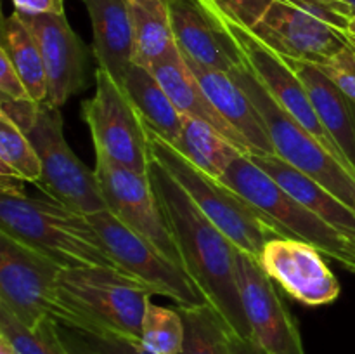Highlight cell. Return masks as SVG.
I'll list each match as a JSON object with an SVG mask.
<instances>
[{
	"label": "cell",
	"mask_w": 355,
	"mask_h": 354,
	"mask_svg": "<svg viewBox=\"0 0 355 354\" xmlns=\"http://www.w3.org/2000/svg\"><path fill=\"white\" fill-rule=\"evenodd\" d=\"M92 24V52L97 68L110 73L123 87L134 65V19L130 0H82Z\"/></svg>",
	"instance_id": "ac0fdd59"
},
{
	"label": "cell",
	"mask_w": 355,
	"mask_h": 354,
	"mask_svg": "<svg viewBox=\"0 0 355 354\" xmlns=\"http://www.w3.org/2000/svg\"><path fill=\"white\" fill-rule=\"evenodd\" d=\"M0 52L9 58L10 65L23 80L30 96L38 103L47 99V69L44 56L33 33L23 17L14 10L2 23V45Z\"/></svg>",
	"instance_id": "d4e9b609"
},
{
	"label": "cell",
	"mask_w": 355,
	"mask_h": 354,
	"mask_svg": "<svg viewBox=\"0 0 355 354\" xmlns=\"http://www.w3.org/2000/svg\"><path fill=\"white\" fill-rule=\"evenodd\" d=\"M0 354H17V351L14 349L12 344H10L3 335H0Z\"/></svg>",
	"instance_id": "74e56055"
},
{
	"label": "cell",
	"mask_w": 355,
	"mask_h": 354,
	"mask_svg": "<svg viewBox=\"0 0 355 354\" xmlns=\"http://www.w3.org/2000/svg\"><path fill=\"white\" fill-rule=\"evenodd\" d=\"M307 89L319 120L355 176V103L312 62L284 59Z\"/></svg>",
	"instance_id": "44dd1931"
},
{
	"label": "cell",
	"mask_w": 355,
	"mask_h": 354,
	"mask_svg": "<svg viewBox=\"0 0 355 354\" xmlns=\"http://www.w3.org/2000/svg\"><path fill=\"white\" fill-rule=\"evenodd\" d=\"M83 340L99 354H155L139 339L121 335L114 332H82L76 330Z\"/></svg>",
	"instance_id": "1f68e13d"
},
{
	"label": "cell",
	"mask_w": 355,
	"mask_h": 354,
	"mask_svg": "<svg viewBox=\"0 0 355 354\" xmlns=\"http://www.w3.org/2000/svg\"><path fill=\"white\" fill-rule=\"evenodd\" d=\"M123 90L148 130L155 132L168 144L179 139L184 115L177 110L151 69L134 62L125 75Z\"/></svg>",
	"instance_id": "603a6c76"
},
{
	"label": "cell",
	"mask_w": 355,
	"mask_h": 354,
	"mask_svg": "<svg viewBox=\"0 0 355 354\" xmlns=\"http://www.w3.org/2000/svg\"><path fill=\"white\" fill-rule=\"evenodd\" d=\"M0 176L19 177L24 183L38 184L42 162L28 135L7 118L0 117Z\"/></svg>",
	"instance_id": "83f0119b"
},
{
	"label": "cell",
	"mask_w": 355,
	"mask_h": 354,
	"mask_svg": "<svg viewBox=\"0 0 355 354\" xmlns=\"http://www.w3.org/2000/svg\"><path fill=\"white\" fill-rule=\"evenodd\" d=\"M186 340V325L179 309L149 302L142 321L141 342L155 354H180Z\"/></svg>",
	"instance_id": "f546056e"
},
{
	"label": "cell",
	"mask_w": 355,
	"mask_h": 354,
	"mask_svg": "<svg viewBox=\"0 0 355 354\" xmlns=\"http://www.w3.org/2000/svg\"><path fill=\"white\" fill-rule=\"evenodd\" d=\"M21 17L44 56L47 69V99L44 104L61 108L69 97L89 85V49L69 26L64 12Z\"/></svg>",
	"instance_id": "2e32d148"
},
{
	"label": "cell",
	"mask_w": 355,
	"mask_h": 354,
	"mask_svg": "<svg viewBox=\"0 0 355 354\" xmlns=\"http://www.w3.org/2000/svg\"><path fill=\"white\" fill-rule=\"evenodd\" d=\"M259 264L274 283L304 305H328L338 298L342 290L322 253L302 239H269Z\"/></svg>",
	"instance_id": "9a60e30c"
},
{
	"label": "cell",
	"mask_w": 355,
	"mask_h": 354,
	"mask_svg": "<svg viewBox=\"0 0 355 354\" xmlns=\"http://www.w3.org/2000/svg\"><path fill=\"white\" fill-rule=\"evenodd\" d=\"M0 335L12 344L17 354H69L54 318H47L35 328H28L7 309L0 307Z\"/></svg>",
	"instance_id": "f1b7e54d"
},
{
	"label": "cell",
	"mask_w": 355,
	"mask_h": 354,
	"mask_svg": "<svg viewBox=\"0 0 355 354\" xmlns=\"http://www.w3.org/2000/svg\"><path fill=\"white\" fill-rule=\"evenodd\" d=\"M149 69L155 73L158 82L162 83L163 89L166 90V94H168L170 99L173 101V104H175L180 113L205 121L210 127H214L218 134L224 135L229 142H232L243 155H252V149H250L245 137L218 113L214 103L208 99L203 87L200 85L198 78L194 76L193 69L189 68V65L184 59L180 49L173 52L172 56H168V58L153 65Z\"/></svg>",
	"instance_id": "ffe728a7"
},
{
	"label": "cell",
	"mask_w": 355,
	"mask_h": 354,
	"mask_svg": "<svg viewBox=\"0 0 355 354\" xmlns=\"http://www.w3.org/2000/svg\"><path fill=\"white\" fill-rule=\"evenodd\" d=\"M205 7V6H203ZM208 12L217 19V23L220 24L222 30L229 35V37L234 40V44L238 45L239 52H241L243 59L248 65V68L255 73V76L259 78V82L262 83L267 89V92L274 97L277 104H279L283 110H286L288 113L293 118H297L350 174L349 163H347L345 156L342 155V151L338 149L336 142L333 141L331 135L328 134V130L324 128L322 121L319 120L318 113H315L314 106H312V101L309 97L307 89L302 83V80L298 78L297 73L291 69V66L284 61L281 56H277L276 52L270 51L269 47L262 44V42L257 40L253 35H250L248 31L243 30L239 24L232 23V21L225 19L224 16H218V14L211 12L208 9ZM354 176V174H352ZM355 177V176H354Z\"/></svg>",
	"instance_id": "7c38bea8"
},
{
	"label": "cell",
	"mask_w": 355,
	"mask_h": 354,
	"mask_svg": "<svg viewBox=\"0 0 355 354\" xmlns=\"http://www.w3.org/2000/svg\"><path fill=\"white\" fill-rule=\"evenodd\" d=\"M252 162L272 177L291 198L307 207L343 235L355 239V210L322 184L276 155H252Z\"/></svg>",
	"instance_id": "7402d4cb"
},
{
	"label": "cell",
	"mask_w": 355,
	"mask_h": 354,
	"mask_svg": "<svg viewBox=\"0 0 355 354\" xmlns=\"http://www.w3.org/2000/svg\"><path fill=\"white\" fill-rule=\"evenodd\" d=\"M229 75L241 85L262 115L276 156L318 180L355 210V177L352 174L297 118L274 101L245 59Z\"/></svg>",
	"instance_id": "52a82bcc"
},
{
	"label": "cell",
	"mask_w": 355,
	"mask_h": 354,
	"mask_svg": "<svg viewBox=\"0 0 355 354\" xmlns=\"http://www.w3.org/2000/svg\"><path fill=\"white\" fill-rule=\"evenodd\" d=\"M177 45L186 59L231 73L243 62L238 45L198 0H166Z\"/></svg>",
	"instance_id": "e0dca14e"
},
{
	"label": "cell",
	"mask_w": 355,
	"mask_h": 354,
	"mask_svg": "<svg viewBox=\"0 0 355 354\" xmlns=\"http://www.w3.org/2000/svg\"><path fill=\"white\" fill-rule=\"evenodd\" d=\"M186 325L180 354H232L231 328L210 304L179 307Z\"/></svg>",
	"instance_id": "4316f807"
},
{
	"label": "cell",
	"mask_w": 355,
	"mask_h": 354,
	"mask_svg": "<svg viewBox=\"0 0 355 354\" xmlns=\"http://www.w3.org/2000/svg\"><path fill=\"white\" fill-rule=\"evenodd\" d=\"M236 271L243 307L257 347L263 354H305L297 319L259 260L238 248Z\"/></svg>",
	"instance_id": "5bb4252c"
},
{
	"label": "cell",
	"mask_w": 355,
	"mask_h": 354,
	"mask_svg": "<svg viewBox=\"0 0 355 354\" xmlns=\"http://www.w3.org/2000/svg\"><path fill=\"white\" fill-rule=\"evenodd\" d=\"M58 295L71 314L69 328L114 332L141 340L153 290L137 278L106 266L62 267Z\"/></svg>",
	"instance_id": "3957f363"
},
{
	"label": "cell",
	"mask_w": 355,
	"mask_h": 354,
	"mask_svg": "<svg viewBox=\"0 0 355 354\" xmlns=\"http://www.w3.org/2000/svg\"><path fill=\"white\" fill-rule=\"evenodd\" d=\"M28 139L42 162V177L37 186L45 191L51 200L83 215L107 210L96 172L90 170L66 142L59 108L42 103L38 120Z\"/></svg>",
	"instance_id": "9c48e42d"
},
{
	"label": "cell",
	"mask_w": 355,
	"mask_h": 354,
	"mask_svg": "<svg viewBox=\"0 0 355 354\" xmlns=\"http://www.w3.org/2000/svg\"><path fill=\"white\" fill-rule=\"evenodd\" d=\"M96 156H104L134 172L148 174L149 137L123 87L103 68L96 69V92L83 103Z\"/></svg>",
	"instance_id": "30bf717a"
},
{
	"label": "cell",
	"mask_w": 355,
	"mask_h": 354,
	"mask_svg": "<svg viewBox=\"0 0 355 354\" xmlns=\"http://www.w3.org/2000/svg\"><path fill=\"white\" fill-rule=\"evenodd\" d=\"M94 172L107 210L127 228L148 239L172 262L182 266L180 253L148 174L125 169L104 156H96Z\"/></svg>",
	"instance_id": "4fadbf2b"
},
{
	"label": "cell",
	"mask_w": 355,
	"mask_h": 354,
	"mask_svg": "<svg viewBox=\"0 0 355 354\" xmlns=\"http://www.w3.org/2000/svg\"><path fill=\"white\" fill-rule=\"evenodd\" d=\"M211 12L239 24L283 59L321 65L350 37L311 16L290 0H198Z\"/></svg>",
	"instance_id": "277c9868"
},
{
	"label": "cell",
	"mask_w": 355,
	"mask_h": 354,
	"mask_svg": "<svg viewBox=\"0 0 355 354\" xmlns=\"http://www.w3.org/2000/svg\"><path fill=\"white\" fill-rule=\"evenodd\" d=\"M231 349L232 354H263L262 351L257 347V344L253 340L241 339L238 335H232L231 333Z\"/></svg>",
	"instance_id": "8d00e7d4"
},
{
	"label": "cell",
	"mask_w": 355,
	"mask_h": 354,
	"mask_svg": "<svg viewBox=\"0 0 355 354\" xmlns=\"http://www.w3.org/2000/svg\"><path fill=\"white\" fill-rule=\"evenodd\" d=\"M343 2H345V3H347V6H349V7H350V9H352V10H355V0H343Z\"/></svg>",
	"instance_id": "ab89813d"
},
{
	"label": "cell",
	"mask_w": 355,
	"mask_h": 354,
	"mask_svg": "<svg viewBox=\"0 0 355 354\" xmlns=\"http://www.w3.org/2000/svg\"><path fill=\"white\" fill-rule=\"evenodd\" d=\"M0 96L14 97V99H28V97H31L21 76L17 75L14 66L10 65L9 58L3 52H0Z\"/></svg>",
	"instance_id": "836d02e7"
},
{
	"label": "cell",
	"mask_w": 355,
	"mask_h": 354,
	"mask_svg": "<svg viewBox=\"0 0 355 354\" xmlns=\"http://www.w3.org/2000/svg\"><path fill=\"white\" fill-rule=\"evenodd\" d=\"M315 66L355 103V40L350 38L342 51Z\"/></svg>",
	"instance_id": "4dcf8cb0"
},
{
	"label": "cell",
	"mask_w": 355,
	"mask_h": 354,
	"mask_svg": "<svg viewBox=\"0 0 355 354\" xmlns=\"http://www.w3.org/2000/svg\"><path fill=\"white\" fill-rule=\"evenodd\" d=\"M173 148L201 172L220 179L243 153L205 121L184 115L182 130Z\"/></svg>",
	"instance_id": "484cf974"
},
{
	"label": "cell",
	"mask_w": 355,
	"mask_h": 354,
	"mask_svg": "<svg viewBox=\"0 0 355 354\" xmlns=\"http://www.w3.org/2000/svg\"><path fill=\"white\" fill-rule=\"evenodd\" d=\"M347 35H349L352 40H355V10L349 19V26H347Z\"/></svg>",
	"instance_id": "f35d334b"
},
{
	"label": "cell",
	"mask_w": 355,
	"mask_h": 354,
	"mask_svg": "<svg viewBox=\"0 0 355 354\" xmlns=\"http://www.w3.org/2000/svg\"><path fill=\"white\" fill-rule=\"evenodd\" d=\"M62 267L31 246L0 233V307L28 328L54 318L71 325V314L58 295Z\"/></svg>",
	"instance_id": "ba28073f"
},
{
	"label": "cell",
	"mask_w": 355,
	"mask_h": 354,
	"mask_svg": "<svg viewBox=\"0 0 355 354\" xmlns=\"http://www.w3.org/2000/svg\"><path fill=\"white\" fill-rule=\"evenodd\" d=\"M220 180L279 226L286 238L302 239L315 246L322 255L331 257L345 269L355 273V239L298 203L272 177L257 167L250 156H238Z\"/></svg>",
	"instance_id": "8992f818"
},
{
	"label": "cell",
	"mask_w": 355,
	"mask_h": 354,
	"mask_svg": "<svg viewBox=\"0 0 355 354\" xmlns=\"http://www.w3.org/2000/svg\"><path fill=\"white\" fill-rule=\"evenodd\" d=\"M59 335H61L62 342H64L66 349L69 351V354H99L85 342V340L80 337V333L75 328H69V326L61 325L58 323Z\"/></svg>",
	"instance_id": "d590c367"
},
{
	"label": "cell",
	"mask_w": 355,
	"mask_h": 354,
	"mask_svg": "<svg viewBox=\"0 0 355 354\" xmlns=\"http://www.w3.org/2000/svg\"><path fill=\"white\" fill-rule=\"evenodd\" d=\"M134 62L151 68L179 51L166 0H130Z\"/></svg>",
	"instance_id": "cb8c5ba5"
},
{
	"label": "cell",
	"mask_w": 355,
	"mask_h": 354,
	"mask_svg": "<svg viewBox=\"0 0 355 354\" xmlns=\"http://www.w3.org/2000/svg\"><path fill=\"white\" fill-rule=\"evenodd\" d=\"M42 103L31 99H14V97L0 96V117L7 118L10 124L16 125L21 132L30 134L40 115Z\"/></svg>",
	"instance_id": "d6a6232c"
},
{
	"label": "cell",
	"mask_w": 355,
	"mask_h": 354,
	"mask_svg": "<svg viewBox=\"0 0 355 354\" xmlns=\"http://www.w3.org/2000/svg\"><path fill=\"white\" fill-rule=\"evenodd\" d=\"M14 10L21 16L64 12V0H12Z\"/></svg>",
	"instance_id": "e575fe53"
},
{
	"label": "cell",
	"mask_w": 355,
	"mask_h": 354,
	"mask_svg": "<svg viewBox=\"0 0 355 354\" xmlns=\"http://www.w3.org/2000/svg\"><path fill=\"white\" fill-rule=\"evenodd\" d=\"M186 62L218 113L245 137L252 155H276L262 115L241 85L229 73L207 68L191 59Z\"/></svg>",
	"instance_id": "d6986e66"
},
{
	"label": "cell",
	"mask_w": 355,
	"mask_h": 354,
	"mask_svg": "<svg viewBox=\"0 0 355 354\" xmlns=\"http://www.w3.org/2000/svg\"><path fill=\"white\" fill-rule=\"evenodd\" d=\"M148 130V128H146ZM151 158L162 163L201 212L238 246L259 260L269 239L286 238L283 229L224 180L201 172L172 144L148 130Z\"/></svg>",
	"instance_id": "5b68a950"
},
{
	"label": "cell",
	"mask_w": 355,
	"mask_h": 354,
	"mask_svg": "<svg viewBox=\"0 0 355 354\" xmlns=\"http://www.w3.org/2000/svg\"><path fill=\"white\" fill-rule=\"evenodd\" d=\"M148 176L186 273L227 323L232 335L252 340L236 271L238 246L198 208L186 189L155 158L149 163Z\"/></svg>",
	"instance_id": "6da1fadb"
},
{
	"label": "cell",
	"mask_w": 355,
	"mask_h": 354,
	"mask_svg": "<svg viewBox=\"0 0 355 354\" xmlns=\"http://www.w3.org/2000/svg\"><path fill=\"white\" fill-rule=\"evenodd\" d=\"M0 233L31 246L61 267L120 269L89 217L54 200L0 193Z\"/></svg>",
	"instance_id": "7a4b0ae2"
},
{
	"label": "cell",
	"mask_w": 355,
	"mask_h": 354,
	"mask_svg": "<svg viewBox=\"0 0 355 354\" xmlns=\"http://www.w3.org/2000/svg\"><path fill=\"white\" fill-rule=\"evenodd\" d=\"M87 217L123 273L148 285L153 294L175 301L179 307L207 304L203 292L182 266L172 262L148 239L127 228L116 215L110 210H101Z\"/></svg>",
	"instance_id": "8fae6325"
}]
</instances>
